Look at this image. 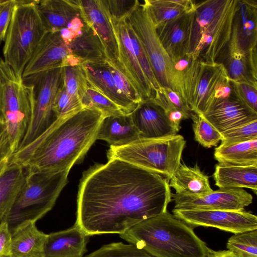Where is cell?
Wrapping results in <instances>:
<instances>
[{
	"label": "cell",
	"mask_w": 257,
	"mask_h": 257,
	"mask_svg": "<svg viewBox=\"0 0 257 257\" xmlns=\"http://www.w3.org/2000/svg\"><path fill=\"white\" fill-rule=\"evenodd\" d=\"M169 180L119 159L85 171L77 199L75 224L88 235L119 234L167 211Z\"/></svg>",
	"instance_id": "cell-1"
},
{
	"label": "cell",
	"mask_w": 257,
	"mask_h": 257,
	"mask_svg": "<svg viewBox=\"0 0 257 257\" xmlns=\"http://www.w3.org/2000/svg\"><path fill=\"white\" fill-rule=\"evenodd\" d=\"M103 118L98 110L87 108L56 118L35 139L17 149L10 164L20 165L29 172L70 171L97 140Z\"/></svg>",
	"instance_id": "cell-2"
},
{
	"label": "cell",
	"mask_w": 257,
	"mask_h": 257,
	"mask_svg": "<svg viewBox=\"0 0 257 257\" xmlns=\"http://www.w3.org/2000/svg\"><path fill=\"white\" fill-rule=\"evenodd\" d=\"M119 236L154 257H207L209 250L193 228L167 211Z\"/></svg>",
	"instance_id": "cell-3"
},
{
	"label": "cell",
	"mask_w": 257,
	"mask_h": 257,
	"mask_svg": "<svg viewBox=\"0 0 257 257\" xmlns=\"http://www.w3.org/2000/svg\"><path fill=\"white\" fill-rule=\"evenodd\" d=\"M238 0L195 2L188 54L195 60L215 62L231 37Z\"/></svg>",
	"instance_id": "cell-4"
},
{
	"label": "cell",
	"mask_w": 257,
	"mask_h": 257,
	"mask_svg": "<svg viewBox=\"0 0 257 257\" xmlns=\"http://www.w3.org/2000/svg\"><path fill=\"white\" fill-rule=\"evenodd\" d=\"M27 171L24 184L6 220L12 235L27 223L36 222L52 209L67 183L69 172Z\"/></svg>",
	"instance_id": "cell-5"
},
{
	"label": "cell",
	"mask_w": 257,
	"mask_h": 257,
	"mask_svg": "<svg viewBox=\"0 0 257 257\" xmlns=\"http://www.w3.org/2000/svg\"><path fill=\"white\" fill-rule=\"evenodd\" d=\"M34 86L24 81L0 58V116L9 136L13 153L19 148L34 109Z\"/></svg>",
	"instance_id": "cell-6"
},
{
	"label": "cell",
	"mask_w": 257,
	"mask_h": 257,
	"mask_svg": "<svg viewBox=\"0 0 257 257\" xmlns=\"http://www.w3.org/2000/svg\"><path fill=\"white\" fill-rule=\"evenodd\" d=\"M186 141L180 135L139 138L120 147L110 146L108 160L116 159L158 174L169 181L179 167Z\"/></svg>",
	"instance_id": "cell-7"
},
{
	"label": "cell",
	"mask_w": 257,
	"mask_h": 257,
	"mask_svg": "<svg viewBox=\"0 0 257 257\" xmlns=\"http://www.w3.org/2000/svg\"><path fill=\"white\" fill-rule=\"evenodd\" d=\"M47 32L35 1L16 0L3 47L5 62L22 76L36 48Z\"/></svg>",
	"instance_id": "cell-8"
},
{
	"label": "cell",
	"mask_w": 257,
	"mask_h": 257,
	"mask_svg": "<svg viewBox=\"0 0 257 257\" xmlns=\"http://www.w3.org/2000/svg\"><path fill=\"white\" fill-rule=\"evenodd\" d=\"M126 21L140 40L160 86L170 88L182 96L181 84L174 71L172 61L161 44L156 27L142 3H140Z\"/></svg>",
	"instance_id": "cell-9"
},
{
	"label": "cell",
	"mask_w": 257,
	"mask_h": 257,
	"mask_svg": "<svg viewBox=\"0 0 257 257\" xmlns=\"http://www.w3.org/2000/svg\"><path fill=\"white\" fill-rule=\"evenodd\" d=\"M23 79L34 86L35 105L31 121L19 148L35 139L56 119L53 107L57 94L63 85L62 67Z\"/></svg>",
	"instance_id": "cell-10"
},
{
	"label": "cell",
	"mask_w": 257,
	"mask_h": 257,
	"mask_svg": "<svg viewBox=\"0 0 257 257\" xmlns=\"http://www.w3.org/2000/svg\"><path fill=\"white\" fill-rule=\"evenodd\" d=\"M174 216L192 228L213 227L237 234L257 229V216L242 210L173 209Z\"/></svg>",
	"instance_id": "cell-11"
},
{
	"label": "cell",
	"mask_w": 257,
	"mask_h": 257,
	"mask_svg": "<svg viewBox=\"0 0 257 257\" xmlns=\"http://www.w3.org/2000/svg\"><path fill=\"white\" fill-rule=\"evenodd\" d=\"M110 19L117 45L118 61L111 62L126 76L143 100L153 98L154 91L135 53L126 20Z\"/></svg>",
	"instance_id": "cell-12"
},
{
	"label": "cell",
	"mask_w": 257,
	"mask_h": 257,
	"mask_svg": "<svg viewBox=\"0 0 257 257\" xmlns=\"http://www.w3.org/2000/svg\"><path fill=\"white\" fill-rule=\"evenodd\" d=\"M174 209L242 210L250 205L252 195L241 188H219L199 196L172 194Z\"/></svg>",
	"instance_id": "cell-13"
},
{
	"label": "cell",
	"mask_w": 257,
	"mask_h": 257,
	"mask_svg": "<svg viewBox=\"0 0 257 257\" xmlns=\"http://www.w3.org/2000/svg\"><path fill=\"white\" fill-rule=\"evenodd\" d=\"M74 61L75 57L63 40L60 31L47 32L26 66L22 77L63 67Z\"/></svg>",
	"instance_id": "cell-14"
},
{
	"label": "cell",
	"mask_w": 257,
	"mask_h": 257,
	"mask_svg": "<svg viewBox=\"0 0 257 257\" xmlns=\"http://www.w3.org/2000/svg\"><path fill=\"white\" fill-rule=\"evenodd\" d=\"M226 71L221 63L198 60L186 94V99L194 113L202 114L214 99L217 85Z\"/></svg>",
	"instance_id": "cell-15"
},
{
	"label": "cell",
	"mask_w": 257,
	"mask_h": 257,
	"mask_svg": "<svg viewBox=\"0 0 257 257\" xmlns=\"http://www.w3.org/2000/svg\"><path fill=\"white\" fill-rule=\"evenodd\" d=\"M80 16L100 40L107 60L118 62V49L110 15L104 0H76Z\"/></svg>",
	"instance_id": "cell-16"
},
{
	"label": "cell",
	"mask_w": 257,
	"mask_h": 257,
	"mask_svg": "<svg viewBox=\"0 0 257 257\" xmlns=\"http://www.w3.org/2000/svg\"><path fill=\"white\" fill-rule=\"evenodd\" d=\"M201 115L221 134L257 119V113L243 103L235 94L227 98L214 100Z\"/></svg>",
	"instance_id": "cell-17"
},
{
	"label": "cell",
	"mask_w": 257,
	"mask_h": 257,
	"mask_svg": "<svg viewBox=\"0 0 257 257\" xmlns=\"http://www.w3.org/2000/svg\"><path fill=\"white\" fill-rule=\"evenodd\" d=\"M140 138L153 139L177 134L164 110L152 98L143 100L130 113Z\"/></svg>",
	"instance_id": "cell-18"
},
{
	"label": "cell",
	"mask_w": 257,
	"mask_h": 257,
	"mask_svg": "<svg viewBox=\"0 0 257 257\" xmlns=\"http://www.w3.org/2000/svg\"><path fill=\"white\" fill-rule=\"evenodd\" d=\"M257 58L250 57L238 45L232 34L215 62L224 66L229 78L257 87Z\"/></svg>",
	"instance_id": "cell-19"
},
{
	"label": "cell",
	"mask_w": 257,
	"mask_h": 257,
	"mask_svg": "<svg viewBox=\"0 0 257 257\" xmlns=\"http://www.w3.org/2000/svg\"><path fill=\"white\" fill-rule=\"evenodd\" d=\"M82 65L90 87L108 98L125 113H130L136 108L138 104L127 98L117 88L107 60L103 62L82 63Z\"/></svg>",
	"instance_id": "cell-20"
},
{
	"label": "cell",
	"mask_w": 257,
	"mask_h": 257,
	"mask_svg": "<svg viewBox=\"0 0 257 257\" xmlns=\"http://www.w3.org/2000/svg\"><path fill=\"white\" fill-rule=\"evenodd\" d=\"M232 34L241 49L256 58L257 1L238 0V9L233 18Z\"/></svg>",
	"instance_id": "cell-21"
},
{
	"label": "cell",
	"mask_w": 257,
	"mask_h": 257,
	"mask_svg": "<svg viewBox=\"0 0 257 257\" xmlns=\"http://www.w3.org/2000/svg\"><path fill=\"white\" fill-rule=\"evenodd\" d=\"M89 236L75 224L66 230L47 234L43 257H83Z\"/></svg>",
	"instance_id": "cell-22"
},
{
	"label": "cell",
	"mask_w": 257,
	"mask_h": 257,
	"mask_svg": "<svg viewBox=\"0 0 257 257\" xmlns=\"http://www.w3.org/2000/svg\"><path fill=\"white\" fill-rule=\"evenodd\" d=\"M193 11L156 27L158 38L172 61L188 54Z\"/></svg>",
	"instance_id": "cell-23"
},
{
	"label": "cell",
	"mask_w": 257,
	"mask_h": 257,
	"mask_svg": "<svg viewBox=\"0 0 257 257\" xmlns=\"http://www.w3.org/2000/svg\"><path fill=\"white\" fill-rule=\"evenodd\" d=\"M35 5L47 32L60 31L75 17L80 16L77 1H35Z\"/></svg>",
	"instance_id": "cell-24"
},
{
	"label": "cell",
	"mask_w": 257,
	"mask_h": 257,
	"mask_svg": "<svg viewBox=\"0 0 257 257\" xmlns=\"http://www.w3.org/2000/svg\"><path fill=\"white\" fill-rule=\"evenodd\" d=\"M139 138L130 113L104 118L97 136V140L105 141L113 147L125 146Z\"/></svg>",
	"instance_id": "cell-25"
},
{
	"label": "cell",
	"mask_w": 257,
	"mask_h": 257,
	"mask_svg": "<svg viewBox=\"0 0 257 257\" xmlns=\"http://www.w3.org/2000/svg\"><path fill=\"white\" fill-rule=\"evenodd\" d=\"M169 186L176 194L186 196H199L212 191L209 176L201 171L196 164L189 167L184 163L179 167L170 180Z\"/></svg>",
	"instance_id": "cell-26"
},
{
	"label": "cell",
	"mask_w": 257,
	"mask_h": 257,
	"mask_svg": "<svg viewBox=\"0 0 257 257\" xmlns=\"http://www.w3.org/2000/svg\"><path fill=\"white\" fill-rule=\"evenodd\" d=\"M219 188H248L256 194L257 165L234 166L217 164L213 174Z\"/></svg>",
	"instance_id": "cell-27"
},
{
	"label": "cell",
	"mask_w": 257,
	"mask_h": 257,
	"mask_svg": "<svg viewBox=\"0 0 257 257\" xmlns=\"http://www.w3.org/2000/svg\"><path fill=\"white\" fill-rule=\"evenodd\" d=\"M30 222L18 229L12 235L11 257H43L47 234Z\"/></svg>",
	"instance_id": "cell-28"
},
{
	"label": "cell",
	"mask_w": 257,
	"mask_h": 257,
	"mask_svg": "<svg viewBox=\"0 0 257 257\" xmlns=\"http://www.w3.org/2000/svg\"><path fill=\"white\" fill-rule=\"evenodd\" d=\"M27 171L22 166L10 164L0 177V224L7 217L25 182Z\"/></svg>",
	"instance_id": "cell-29"
},
{
	"label": "cell",
	"mask_w": 257,
	"mask_h": 257,
	"mask_svg": "<svg viewBox=\"0 0 257 257\" xmlns=\"http://www.w3.org/2000/svg\"><path fill=\"white\" fill-rule=\"evenodd\" d=\"M67 45L72 55L82 63L103 62L107 60L100 40L86 24L81 32Z\"/></svg>",
	"instance_id": "cell-30"
},
{
	"label": "cell",
	"mask_w": 257,
	"mask_h": 257,
	"mask_svg": "<svg viewBox=\"0 0 257 257\" xmlns=\"http://www.w3.org/2000/svg\"><path fill=\"white\" fill-rule=\"evenodd\" d=\"M214 157L218 163L234 166L257 165V139L215 148Z\"/></svg>",
	"instance_id": "cell-31"
},
{
	"label": "cell",
	"mask_w": 257,
	"mask_h": 257,
	"mask_svg": "<svg viewBox=\"0 0 257 257\" xmlns=\"http://www.w3.org/2000/svg\"><path fill=\"white\" fill-rule=\"evenodd\" d=\"M143 5L156 27L193 11L195 2L191 0H145Z\"/></svg>",
	"instance_id": "cell-32"
},
{
	"label": "cell",
	"mask_w": 257,
	"mask_h": 257,
	"mask_svg": "<svg viewBox=\"0 0 257 257\" xmlns=\"http://www.w3.org/2000/svg\"><path fill=\"white\" fill-rule=\"evenodd\" d=\"M63 85L67 92L81 100L89 87L82 63L62 67Z\"/></svg>",
	"instance_id": "cell-33"
},
{
	"label": "cell",
	"mask_w": 257,
	"mask_h": 257,
	"mask_svg": "<svg viewBox=\"0 0 257 257\" xmlns=\"http://www.w3.org/2000/svg\"><path fill=\"white\" fill-rule=\"evenodd\" d=\"M226 248L236 257H257V229L234 234Z\"/></svg>",
	"instance_id": "cell-34"
},
{
	"label": "cell",
	"mask_w": 257,
	"mask_h": 257,
	"mask_svg": "<svg viewBox=\"0 0 257 257\" xmlns=\"http://www.w3.org/2000/svg\"><path fill=\"white\" fill-rule=\"evenodd\" d=\"M191 118L195 140L205 148L216 147L222 140V134L201 114L194 113Z\"/></svg>",
	"instance_id": "cell-35"
},
{
	"label": "cell",
	"mask_w": 257,
	"mask_h": 257,
	"mask_svg": "<svg viewBox=\"0 0 257 257\" xmlns=\"http://www.w3.org/2000/svg\"><path fill=\"white\" fill-rule=\"evenodd\" d=\"M81 102L83 108L98 110L104 118L125 113L114 103L89 86Z\"/></svg>",
	"instance_id": "cell-36"
},
{
	"label": "cell",
	"mask_w": 257,
	"mask_h": 257,
	"mask_svg": "<svg viewBox=\"0 0 257 257\" xmlns=\"http://www.w3.org/2000/svg\"><path fill=\"white\" fill-rule=\"evenodd\" d=\"M84 257H154L132 244L121 242L105 244Z\"/></svg>",
	"instance_id": "cell-37"
},
{
	"label": "cell",
	"mask_w": 257,
	"mask_h": 257,
	"mask_svg": "<svg viewBox=\"0 0 257 257\" xmlns=\"http://www.w3.org/2000/svg\"><path fill=\"white\" fill-rule=\"evenodd\" d=\"M83 108L81 100L69 95L62 85L57 94L53 107L56 118L66 117Z\"/></svg>",
	"instance_id": "cell-38"
},
{
	"label": "cell",
	"mask_w": 257,
	"mask_h": 257,
	"mask_svg": "<svg viewBox=\"0 0 257 257\" xmlns=\"http://www.w3.org/2000/svg\"><path fill=\"white\" fill-rule=\"evenodd\" d=\"M127 26L130 37L137 58L142 69L151 83L154 91L155 92L156 90L159 89L161 86L156 78L146 52L140 40L127 22Z\"/></svg>",
	"instance_id": "cell-39"
},
{
	"label": "cell",
	"mask_w": 257,
	"mask_h": 257,
	"mask_svg": "<svg viewBox=\"0 0 257 257\" xmlns=\"http://www.w3.org/2000/svg\"><path fill=\"white\" fill-rule=\"evenodd\" d=\"M221 145H230L257 139V119L222 134Z\"/></svg>",
	"instance_id": "cell-40"
},
{
	"label": "cell",
	"mask_w": 257,
	"mask_h": 257,
	"mask_svg": "<svg viewBox=\"0 0 257 257\" xmlns=\"http://www.w3.org/2000/svg\"><path fill=\"white\" fill-rule=\"evenodd\" d=\"M115 85L119 91L127 98L138 104L143 100L141 95L126 76L111 62L107 61Z\"/></svg>",
	"instance_id": "cell-41"
},
{
	"label": "cell",
	"mask_w": 257,
	"mask_h": 257,
	"mask_svg": "<svg viewBox=\"0 0 257 257\" xmlns=\"http://www.w3.org/2000/svg\"><path fill=\"white\" fill-rule=\"evenodd\" d=\"M110 18L115 20L127 19L138 7V0H104Z\"/></svg>",
	"instance_id": "cell-42"
},
{
	"label": "cell",
	"mask_w": 257,
	"mask_h": 257,
	"mask_svg": "<svg viewBox=\"0 0 257 257\" xmlns=\"http://www.w3.org/2000/svg\"><path fill=\"white\" fill-rule=\"evenodd\" d=\"M231 81L236 97L248 108L257 113V87L246 82Z\"/></svg>",
	"instance_id": "cell-43"
},
{
	"label": "cell",
	"mask_w": 257,
	"mask_h": 257,
	"mask_svg": "<svg viewBox=\"0 0 257 257\" xmlns=\"http://www.w3.org/2000/svg\"><path fill=\"white\" fill-rule=\"evenodd\" d=\"M13 154L9 136L4 121L0 116V177L9 166Z\"/></svg>",
	"instance_id": "cell-44"
},
{
	"label": "cell",
	"mask_w": 257,
	"mask_h": 257,
	"mask_svg": "<svg viewBox=\"0 0 257 257\" xmlns=\"http://www.w3.org/2000/svg\"><path fill=\"white\" fill-rule=\"evenodd\" d=\"M167 101L172 106L181 111L191 118L194 113L184 97L178 92L167 87H161Z\"/></svg>",
	"instance_id": "cell-45"
},
{
	"label": "cell",
	"mask_w": 257,
	"mask_h": 257,
	"mask_svg": "<svg viewBox=\"0 0 257 257\" xmlns=\"http://www.w3.org/2000/svg\"><path fill=\"white\" fill-rule=\"evenodd\" d=\"M157 103L164 110L168 120L174 128L178 132L181 128L182 120L188 119L181 111L170 105L164 96L160 97Z\"/></svg>",
	"instance_id": "cell-46"
},
{
	"label": "cell",
	"mask_w": 257,
	"mask_h": 257,
	"mask_svg": "<svg viewBox=\"0 0 257 257\" xmlns=\"http://www.w3.org/2000/svg\"><path fill=\"white\" fill-rule=\"evenodd\" d=\"M16 0L2 1L0 3V44L5 41Z\"/></svg>",
	"instance_id": "cell-47"
},
{
	"label": "cell",
	"mask_w": 257,
	"mask_h": 257,
	"mask_svg": "<svg viewBox=\"0 0 257 257\" xmlns=\"http://www.w3.org/2000/svg\"><path fill=\"white\" fill-rule=\"evenodd\" d=\"M12 234L6 222L0 224V257L11 255Z\"/></svg>",
	"instance_id": "cell-48"
},
{
	"label": "cell",
	"mask_w": 257,
	"mask_h": 257,
	"mask_svg": "<svg viewBox=\"0 0 257 257\" xmlns=\"http://www.w3.org/2000/svg\"><path fill=\"white\" fill-rule=\"evenodd\" d=\"M85 25L81 16H78L74 18L67 28H69L76 37L81 32Z\"/></svg>",
	"instance_id": "cell-49"
},
{
	"label": "cell",
	"mask_w": 257,
	"mask_h": 257,
	"mask_svg": "<svg viewBox=\"0 0 257 257\" xmlns=\"http://www.w3.org/2000/svg\"><path fill=\"white\" fill-rule=\"evenodd\" d=\"M207 257H236L229 250L214 251L209 248Z\"/></svg>",
	"instance_id": "cell-50"
},
{
	"label": "cell",
	"mask_w": 257,
	"mask_h": 257,
	"mask_svg": "<svg viewBox=\"0 0 257 257\" xmlns=\"http://www.w3.org/2000/svg\"><path fill=\"white\" fill-rule=\"evenodd\" d=\"M3 0H0V3Z\"/></svg>",
	"instance_id": "cell-51"
},
{
	"label": "cell",
	"mask_w": 257,
	"mask_h": 257,
	"mask_svg": "<svg viewBox=\"0 0 257 257\" xmlns=\"http://www.w3.org/2000/svg\"><path fill=\"white\" fill-rule=\"evenodd\" d=\"M8 257H11V256H8Z\"/></svg>",
	"instance_id": "cell-52"
}]
</instances>
